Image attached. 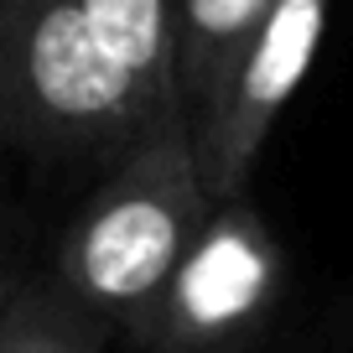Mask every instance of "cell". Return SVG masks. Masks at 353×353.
I'll return each instance as SVG.
<instances>
[{"label":"cell","mask_w":353,"mask_h":353,"mask_svg":"<svg viewBox=\"0 0 353 353\" xmlns=\"http://www.w3.org/2000/svg\"><path fill=\"white\" fill-rule=\"evenodd\" d=\"M327 11L332 0H276L265 11V21L254 26V37L239 47V57L223 68L219 88L208 94L198 120L188 125L198 176L213 208L239 198L270 125L281 120V110L291 104V94L317 63Z\"/></svg>","instance_id":"obj_3"},{"label":"cell","mask_w":353,"mask_h":353,"mask_svg":"<svg viewBox=\"0 0 353 353\" xmlns=\"http://www.w3.org/2000/svg\"><path fill=\"white\" fill-rule=\"evenodd\" d=\"M16 286H21V281H16V270H11V265H6V260H0V317H6V307H11Z\"/></svg>","instance_id":"obj_8"},{"label":"cell","mask_w":353,"mask_h":353,"mask_svg":"<svg viewBox=\"0 0 353 353\" xmlns=\"http://www.w3.org/2000/svg\"><path fill=\"white\" fill-rule=\"evenodd\" d=\"M270 281V254H265L260 234L250 223H223V229H203V239L192 244V254L182 260V270L172 276L176 301L198 327H223L234 322L244 307H254Z\"/></svg>","instance_id":"obj_5"},{"label":"cell","mask_w":353,"mask_h":353,"mask_svg":"<svg viewBox=\"0 0 353 353\" xmlns=\"http://www.w3.org/2000/svg\"><path fill=\"white\" fill-rule=\"evenodd\" d=\"M99 52L135 88L145 120L161 125L182 114L176 104V26L172 0H78Z\"/></svg>","instance_id":"obj_4"},{"label":"cell","mask_w":353,"mask_h":353,"mask_svg":"<svg viewBox=\"0 0 353 353\" xmlns=\"http://www.w3.org/2000/svg\"><path fill=\"white\" fill-rule=\"evenodd\" d=\"M276 0H172L176 26V104L182 120H198L208 94L219 88L223 68L239 57Z\"/></svg>","instance_id":"obj_6"},{"label":"cell","mask_w":353,"mask_h":353,"mask_svg":"<svg viewBox=\"0 0 353 353\" xmlns=\"http://www.w3.org/2000/svg\"><path fill=\"white\" fill-rule=\"evenodd\" d=\"M151 130L78 0H6L0 135L37 156H125Z\"/></svg>","instance_id":"obj_2"},{"label":"cell","mask_w":353,"mask_h":353,"mask_svg":"<svg viewBox=\"0 0 353 353\" xmlns=\"http://www.w3.org/2000/svg\"><path fill=\"white\" fill-rule=\"evenodd\" d=\"M0 353H99L94 332L63 312L52 291H21L0 317Z\"/></svg>","instance_id":"obj_7"},{"label":"cell","mask_w":353,"mask_h":353,"mask_svg":"<svg viewBox=\"0 0 353 353\" xmlns=\"http://www.w3.org/2000/svg\"><path fill=\"white\" fill-rule=\"evenodd\" d=\"M0 42H6V0H0Z\"/></svg>","instance_id":"obj_9"},{"label":"cell","mask_w":353,"mask_h":353,"mask_svg":"<svg viewBox=\"0 0 353 353\" xmlns=\"http://www.w3.org/2000/svg\"><path fill=\"white\" fill-rule=\"evenodd\" d=\"M213 219L182 114L151 125L57 250V286L94 312H135L156 301Z\"/></svg>","instance_id":"obj_1"}]
</instances>
